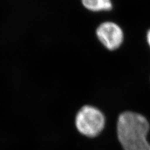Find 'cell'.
<instances>
[{
  "mask_svg": "<svg viewBox=\"0 0 150 150\" xmlns=\"http://www.w3.org/2000/svg\"><path fill=\"white\" fill-rule=\"evenodd\" d=\"M149 124L142 115L125 111L117 121V135L124 150H150L147 140Z\"/></svg>",
  "mask_w": 150,
  "mask_h": 150,
  "instance_id": "cell-1",
  "label": "cell"
},
{
  "mask_svg": "<svg viewBox=\"0 0 150 150\" xmlns=\"http://www.w3.org/2000/svg\"><path fill=\"white\" fill-rule=\"evenodd\" d=\"M105 117L97 108L85 105L77 112L75 125L81 134L89 138L97 137L105 126Z\"/></svg>",
  "mask_w": 150,
  "mask_h": 150,
  "instance_id": "cell-2",
  "label": "cell"
},
{
  "mask_svg": "<svg viewBox=\"0 0 150 150\" xmlns=\"http://www.w3.org/2000/svg\"><path fill=\"white\" fill-rule=\"evenodd\" d=\"M81 1L84 8L93 12L110 11L113 6L111 0H81Z\"/></svg>",
  "mask_w": 150,
  "mask_h": 150,
  "instance_id": "cell-4",
  "label": "cell"
},
{
  "mask_svg": "<svg viewBox=\"0 0 150 150\" xmlns=\"http://www.w3.org/2000/svg\"><path fill=\"white\" fill-rule=\"evenodd\" d=\"M98 40L110 51L118 49L124 41V32L117 23L107 21L98 26L96 30Z\"/></svg>",
  "mask_w": 150,
  "mask_h": 150,
  "instance_id": "cell-3",
  "label": "cell"
},
{
  "mask_svg": "<svg viewBox=\"0 0 150 150\" xmlns=\"http://www.w3.org/2000/svg\"><path fill=\"white\" fill-rule=\"evenodd\" d=\"M146 41L150 48V29L146 33Z\"/></svg>",
  "mask_w": 150,
  "mask_h": 150,
  "instance_id": "cell-5",
  "label": "cell"
}]
</instances>
